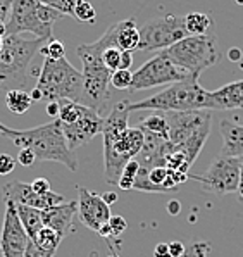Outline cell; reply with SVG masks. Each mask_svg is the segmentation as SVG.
I'll list each match as a JSON object with an SVG mask.
<instances>
[{"label": "cell", "instance_id": "obj_1", "mask_svg": "<svg viewBox=\"0 0 243 257\" xmlns=\"http://www.w3.org/2000/svg\"><path fill=\"white\" fill-rule=\"evenodd\" d=\"M4 137L13 140L16 147L33 150L37 161H52V163L64 164L69 171H78V157L69 149L62 122L59 119L30 130L9 128L4 133Z\"/></svg>", "mask_w": 243, "mask_h": 257}, {"label": "cell", "instance_id": "obj_2", "mask_svg": "<svg viewBox=\"0 0 243 257\" xmlns=\"http://www.w3.org/2000/svg\"><path fill=\"white\" fill-rule=\"evenodd\" d=\"M104 47L99 40L93 43H83L76 49L78 57L83 62V93H81L80 104L97 110L99 114L107 109L111 100V78L112 71H109L102 62V52Z\"/></svg>", "mask_w": 243, "mask_h": 257}, {"label": "cell", "instance_id": "obj_3", "mask_svg": "<svg viewBox=\"0 0 243 257\" xmlns=\"http://www.w3.org/2000/svg\"><path fill=\"white\" fill-rule=\"evenodd\" d=\"M43 43V38L25 40L19 35L4 37V49L0 50V92L25 90L28 86V68Z\"/></svg>", "mask_w": 243, "mask_h": 257}, {"label": "cell", "instance_id": "obj_4", "mask_svg": "<svg viewBox=\"0 0 243 257\" xmlns=\"http://www.w3.org/2000/svg\"><path fill=\"white\" fill-rule=\"evenodd\" d=\"M209 92L202 88L198 78H186L183 81L171 83L160 92L150 95L135 104L133 110H154V112H181V110H205Z\"/></svg>", "mask_w": 243, "mask_h": 257}, {"label": "cell", "instance_id": "obj_5", "mask_svg": "<svg viewBox=\"0 0 243 257\" xmlns=\"http://www.w3.org/2000/svg\"><path fill=\"white\" fill-rule=\"evenodd\" d=\"M37 88L47 102H80L83 93V73L78 71L66 57H45L37 81Z\"/></svg>", "mask_w": 243, "mask_h": 257}, {"label": "cell", "instance_id": "obj_6", "mask_svg": "<svg viewBox=\"0 0 243 257\" xmlns=\"http://www.w3.org/2000/svg\"><path fill=\"white\" fill-rule=\"evenodd\" d=\"M164 52L172 64L183 69L191 78H200L203 71L212 68L221 59L219 42L214 33L188 35Z\"/></svg>", "mask_w": 243, "mask_h": 257}, {"label": "cell", "instance_id": "obj_7", "mask_svg": "<svg viewBox=\"0 0 243 257\" xmlns=\"http://www.w3.org/2000/svg\"><path fill=\"white\" fill-rule=\"evenodd\" d=\"M64 14L38 0H14L6 23V37L33 33L37 38L52 40V28Z\"/></svg>", "mask_w": 243, "mask_h": 257}, {"label": "cell", "instance_id": "obj_8", "mask_svg": "<svg viewBox=\"0 0 243 257\" xmlns=\"http://www.w3.org/2000/svg\"><path fill=\"white\" fill-rule=\"evenodd\" d=\"M188 37L185 26V16L166 14L159 18L150 19L148 23L140 28V45L138 50H166L174 43Z\"/></svg>", "mask_w": 243, "mask_h": 257}, {"label": "cell", "instance_id": "obj_9", "mask_svg": "<svg viewBox=\"0 0 243 257\" xmlns=\"http://www.w3.org/2000/svg\"><path fill=\"white\" fill-rule=\"evenodd\" d=\"M188 178L198 181L202 185L203 192L212 193V195L217 197L228 195V193L240 190L241 159H238V157L217 156L203 175L200 176L188 175Z\"/></svg>", "mask_w": 243, "mask_h": 257}, {"label": "cell", "instance_id": "obj_10", "mask_svg": "<svg viewBox=\"0 0 243 257\" xmlns=\"http://www.w3.org/2000/svg\"><path fill=\"white\" fill-rule=\"evenodd\" d=\"M186 78L191 76H188L185 71L172 64L167 54L162 50V52L152 57L150 61L142 64V68H138L133 73V81L129 90L138 92V90L154 88V86L160 85H171V83L183 81Z\"/></svg>", "mask_w": 243, "mask_h": 257}, {"label": "cell", "instance_id": "obj_11", "mask_svg": "<svg viewBox=\"0 0 243 257\" xmlns=\"http://www.w3.org/2000/svg\"><path fill=\"white\" fill-rule=\"evenodd\" d=\"M169 122V142L172 145H181L191 137L198 135L203 130H210V110H181V112H166Z\"/></svg>", "mask_w": 243, "mask_h": 257}, {"label": "cell", "instance_id": "obj_12", "mask_svg": "<svg viewBox=\"0 0 243 257\" xmlns=\"http://www.w3.org/2000/svg\"><path fill=\"white\" fill-rule=\"evenodd\" d=\"M30 236L25 231L13 202H6L2 233H0V252L2 257H25Z\"/></svg>", "mask_w": 243, "mask_h": 257}, {"label": "cell", "instance_id": "obj_13", "mask_svg": "<svg viewBox=\"0 0 243 257\" xmlns=\"http://www.w3.org/2000/svg\"><path fill=\"white\" fill-rule=\"evenodd\" d=\"M4 200L13 204L30 205L38 211H47V209L66 202L64 197L56 192L37 193L31 188V183H23V181H11L4 187Z\"/></svg>", "mask_w": 243, "mask_h": 257}, {"label": "cell", "instance_id": "obj_14", "mask_svg": "<svg viewBox=\"0 0 243 257\" xmlns=\"http://www.w3.org/2000/svg\"><path fill=\"white\" fill-rule=\"evenodd\" d=\"M111 216V205L105 204L102 195L78 187V217L86 228L99 233L100 228L109 223Z\"/></svg>", "mask_w": 243, "mask_h": 257}, {"label": "cell", "instance_id": "obj_15", "mask_svg": "<svg viewBox=\"0 0 243 257\" xmlns=\"http://www.w3.org/2000/svg\"><path fill=\"white\" fill-rule=\"evenodd\" d=\"M102 128H104V116L97 110L86 107V105L76 121L71 122V124H62L64 137L73 152L80 149L81 145L88 144L90 140H93L99 133H102Z\"/></svg>", "mask_w": 243, "mask_h": 257}, {"label": "cell", "instance_id": "obj_16", "mask_svg": "<svg viewBox=\"0 0 243 257\" xmlns=\"http://www.w3.org/2000/svg\"><path fill=\"white\" fill-rule=\"evenodd\" d=\"M78 214V202H62L59 205L42 211V219H43V226L50 228L56 233L64 238L68 236L73 230V221L74 216Z\"/></svg>", "mask_w": 243, "mask_h": 257}, {"label": "cell", "instance_id": "obj_17", "mask_svg": "<svg viewBox=\"0 0 243 257\" xmlns=\"http://www.w3.org/2000/svg\"><path fill=\"white\" fill-rule=\"evenodd\" d=\"M243 109V80L233 81L209 92L205 110H231Z\"/></svg>", "mask_w": 243, "mask_h": 257}, {"label": "cell", "instance_id": "obj_18", "mask_svg": "<svg viewBox=\"0 0 243 257\" xmlns=\"http://www.w3.org/2000/svg\"><path fill=\"white\" fill-rule=\"evenodd\" d=\"M112 37V43L114 47L121 50H126V52H133V50H138L140 45V30L136 28L135 19H124L116 25L109 28Z\"/></svg>", "mask_w": 243, "mask_h": 257}, {"label": "cell", "instance_id": "obj_19", "mask_svg": "<svg viewBox=\"0 0 243 257\" xmlns=\"http://www.w3.org/2000/svg\"><path fill=\"white\" fill-rule=\"evenodd\" d=\"M221 135H222V149L219 156L224 157H243V126L234 121L222 119L221 124Z\"/></svg>", "mask_w": 243, "mask_h": 257}, {"label": "cell", "instance_id": "obj_20", "mask_svg": "<svg viewBox=\"0 0 243 257\" xmlns=\"http://www.w3.org/2000/svg\"><path fill=\"white\" fill-rule=\"evenodd\" d=\"M16 205V212H18V217L21 221L25 231L28 233L30 238H33L38 231L43 228V219H42V211L35 207H30V205H21V204H14Z\"/></svg>", "mask_w": 243, "mask_h": 257}, {"label": "cell", "instance_id": "obj_21", "mask_svg": "<svg viewBox=\"0 0 243 257\" xmlns=\"http://www.w3.org/2000/svg\"><path fill=\"white\" fill-rule=\"evenodd\" d=\"M138 128L147 130V132L159 135L160 138L169 142V122H167L166 112H154L150 116L143 117V119H140Z\"/></svg>", "mask_w": 243, "mask_h": 257}, {"label": "cell", "instance_id": "obj_22", "mask_svg": "<svg viewBox=\"0 0 243 257\" xmlns=\"http://www.w3.org/2000/svg\"><path fill=\"white\" fill-rule=\"evenodd\" d=\"M31 95L26 90H9L6 92V105L13 114H25L31 109Z\"/></svg>", "mask_w": 243, "mask_h": 257}, {"label": "cell", "instance_id": "obj_23", "mask_svg": "<svg viewBox=\"0 0 243 257\" xmlns=\"http://www.w3.org/2000/svg\"><path fill=\"white\" fill-rule=\"evenodd\" d=\"M185 26L188 35H205L214 26L212 18L205 13H188L185 16Z\"/></svg>", "mask_w": 243, "mask_h": 257}, {"label": "cell", "instance_id": "obj_24", "mask_svg": "<svg viewBox=\"0 0 243 257\" xmlns=\"http://www.w3.org/2000/svg\"><path fill=\"white\" fill-rule=\"evenodd\" d=\"M30 240L37 245L38 248H42V250L50 252V254H56L59 245H61V242H62V236L54 230H50V228L43 226L42 230Z\"/></svg>", "mask_w": 243, "mask_h": 257}, {"label": "cell", "instance_id": "obj_25", "mask_svg": "<svg viewBox=\"0 0 243 257\" xmlns=\"http://www.w3.org/2000/svg\"><path fill=\"white\" fill-rule=\"evenodd\" d=\"M123 55L124 50L117 49V47H107V49L102 52V62L109 71H117L123 68Z\"/></svg>", "mask_w": 243, "mask_h": 257}, {"label": "cell", "instance_id": "obj_26", "mask_svg": "<svg viewBox=\"0 0 243 257\" xmlns=\"http://www.w3.org/2000/svg\"><path fill=\"white\" fill-rule=\"evenodd\" d=\"M140 171V164L136 159H131L129 163L124 166V171L123 175H121L119 178V183H117V187H119L121 190H133V185H135V178L136 175H138Z\"/></svg>", "mask_w": 243, "mask_h": 257}, {"label": "cell", "instance_id": "obj_27", "mask_svg": "<svg viewBox=\"0 0 243 257\" xmlns=\"http://www.w3.org/2000/svg\"><path fill=\"white\" fill-rule=\"evenodd\" d=\"M73 18H76L81 23H93L97 19V11L88 0H78Z\"/></svg>", "mask_w": 243, "mask_h": 257}, {"label": "cell", "instance_id": "obj_28", "mask_svg": "<svg viewBox=\"0 0 243 257\" xmlns=\"http://www.w3.org/2000/svg\"><path fill=\"white\" fill-rule=\"evenodd\" d=\"M133 81V73L129 69H117L112 73L111 78V86H114L117 90H129Z\"/></svg>", "mask_w": 243, "mask_h": 257}, {"label": "cell", "instance_id": "obj_29", "mask_svg": "<svg viewBox=\"0 0 243 257\" xmlns=\"http://www.w3.org/2000/svg\"><path fill=\"white\" fill-rule=\"evenodd\" d=\"M38 2L52 7L64 16H74V7H76L78 0H38Z\"/></svg>", "mask_w": 243, "mask_h": 257}, {"label": "cell", "instance_id": "obj_30", "mask_svg": "<svg viewBox=\"0 0 243 257\" xmlns=\"http://www.w3.org/2000/svg\"><path fill=\"white\" fill-rule=\"evenodd\" d=\"M40 52L49 59H62V57H66V47L62 42L54 40L52 38L45 47H42Z\"/></svg>", "mask_w": 243, "mask_h": 257}, {"label": "cell", "instance_id": "obj_31", "mask_svg": "<svg viewBox=\"0 0 243 257\" xmlns=\"http://www.w3.org/2000/svg\"><path fill=\"white\" fill-rule=\"evenodd\" d=\"M209 252H210V245L207 242H193L181 257H207Z\"/></svg>", "mask_w": 243, "mask_h": 257}, {"label": "cell", "instance_id": "obj_32", "mask_svg": "<svg viewBox=\"0 0 243 257\" xmlns=\"http://www.w3.org/2000/svg\"><path fill=\"white\" fill-rule=\"evenodd\" d=\"M18 161L11 154H0V176H7L14 171Z\"/></svg>", "mask_w": 243, "mask_h": 257}, {"label": "cell", "instance_id": "obj_33", "mask_svg": "<svg viewBox=\"0 0 243 257\" xmlns=\"http://www.w3.org/2000/svg\"><path fill=\"white\" fill-rule=\"evenodd\" d=\"M109 226H111V230H112V235L119 236L121 233L126 231L128 223L123 216H111V219H109Z\"/></svg>", "mask_w": 243, "mask_h": 257}, {"label": "cell", "instance_id": "obj_34", "mask_svg": "<svg viewBox=\"0 0 243 257\" xmlns=\"http://www.w3.org/2000/svg\"><path fill=\"white\" fill-rule=\"evenodd\" d=\"M18 163L21 166H25V168H30V166H33L35 163H37V156H35L33 150L21 149L18 154Z\"/></svg>", "mask_w": 243, "mask_h": 257}, {"label": "cell", "instance_id": "obj_35", "mask_svg": "<svg viewBox=\"0 0 243 257\" xmlns=\"http://www.w3.org/2000/svg\"><path fill=\"white\" fill-rule=\"evenodd\" d=\"M54 255L56 254H50V252H45V250H42V248H38L31 240H30L28 248H26V254H25V257H54Z\"/></svg>", "mask_w": 243, "mask_h": 257}, {"label": "cell", "instance_id": "obj_36", "mask_svg": "<svg viewBox=\"0 0 243 257\" xmlns=\"http://www.w3.org/2000/svg\"><path fill=\"white\" fill-rule=\"evenodd\" d=\"M31 188L37 193H47V192H50V183L45 178H37L35 181H31Z\"/></svg>", "mask_w": 243, "mask_h": 257}, {"label": "cell", "instance_id": "obj_37", "mask_svg": "<svg viewBox=\"0 0 243 257\" xmlns=\"http://www.w3.org/2000/svg\"><path fill=\"white\" fill-rule=\"evenodd\" d=\"M13 2L14 0H0V21L7 23L11 9H13Z\"/></svg>", "mask_w": 243, "mask_h": 257}, {"label": "cell", "instance_id": "obj_38", "mask_svg": "<svg viewBox=\"0 0 243 257\" xmlns=\"http://www.w3.org/2000/svg\"><path fill=\"white\" fill-rule=\"evenodd\" d=\"M169 245V252H171V257H181L183 254L186 252V247H185V243L183 242H169L167 243Z\"/></svg>", "mask_w": 243, "mask_h": 257}, {"label": "cell", "instance_id": "obj_39", "mask_svg": "<svg viewBox=\"0 0 243 257\" xmlns=\"http://www.w3.org/2000/svg\"><path fill=\"white\" fill-rule=\"evenodd\" d=\"M154 257H171L169 245H167V243H157V245H155Z\"/></svg>", "mask_w": 243, "mask_h": 257}, {"label": "cell", "instance_id": "obj_40", "mask_svg": "<svg viewBox=\"0 0 243 257\" xmlns=\"http://www.w3.org/2000/svg\"><path fill=\"white\" fill-rule=\"evenodd\" d=\"M59 109H61L59 102H49V105H47V114L52 117H59Z\"/></svg>", "mask_w": 243, "mask_h": 257}, {"label": "cell", "instance_id": "obj_41", "mask_svg": "<svg viewBox=\"0 0 243 257\" xmlns=\"http://www.w3.org/2000/svg\"><path fill=\"white\" fill-rule=\"evenodd\" d=\"M228 59L229 61H233V62H238L241 59V50L240 49H229V52H228Z\"/></svg>", "mask_w": 243, "mask_h": 257}, {"label": "cell", "instance_id": "obj_42", "mask_svg": "<svg viewBox=\"0 0 243 257\" xmlns=\"http://www.w3.org/2000/svg\"><path fill=\"white\" fill-rule=\"evenodd\" d=\"M102 199L105 200V204H107V205H112L114 202H117V193L116 192H107V193H104V195H102Z\"/></svg>", "mask_w": 243, "mask_h": 257}, {"label": "cell", "instance_id": "obj_43", "mask_svg": "<svg viewBox=\"0 0 243 257\" xmlns=\"http://www.w3.org/2000/svg\"><path fill=\"white\" fill-rule=\"evenodd\" d=\"M167 211H169V214H178L179 211H181V205H179L178 200H171L169 204H167Z\"/></svg>", "mask_w": 243, "mask_h": 257}, {"label": "cell", "instance_id": "obj_44", "mask_svg": "<svg viewBox=\"0 0 243 257\" xmlns=\"http://www.w3.org/2000/svg\"><path fill=\"white\" fill-rule=\"evenodd\" d=\"M99 235L100 236H104V238H109V236L112 235V230H111V226H109V223L107 224H104V226L99 230Z\"/></svg>", "mask_w": 243, "mask_h": 257}, {"label": "cell", "instance_id": "obj_45", "mask_svg": "<svg viewBox=\"0 0 243 257\" xmlns=\"http://www.w3.org/2000/svg\"><path fill=\"white\" fill-rule=\"evenodd\" d=\"M30 95H31V100H33V102L43 100V95H42V92H40V90L37 88V86H35V88L31 90V92H30Z\"/></svg>", "mask_w": 243, "mask_h": 257}, {"label": "cell", "instance_id": "obj_46", "mask_svg": "<svg viewBox=\"0 0 243 257\" xmlns=\"http://www.w3.org/2000/svg\"><path fill=\"white\" fill-rule=\"evenodd\" d=\"M0 37H6V23L0 21Z\"/></svg>", "mask_w": 243, "mask_h": 257}, {"label": "cell", "instance_id": "obj_47", "mask_svg": "<svg viewBox=\"0 0 243 257\" xmlns=\"http://www.w3.org/2000/svg\"><path fill=\"white\" fill-rule=\"evenodd\" d=\"M7 130H9V128H7L6 124H2V121H0V133H2V135H4V133H6Z\"/></svg>", "mask_w": 243, "mask_h": 257}, {"label": "cell", "instance_id": "obj_48", "mask_svg": "<svg viewBox=\"0 0 243 257\" xmlns=\"http://www.w3.org/2000/svg\"><path fill=\"white\" fill-rule=\"evenodd\" d=\"M238 192H240V197H241V199H243V183L240 185V190H238Z\"/></svg>", "mask_w": 243, "mask_h": 257}, {"label": "cell", "instance_id": "obj_49", "mask_svg": "<svg viewBox=\"0 0 243 257\" xmlns=\"http://www.w3.org/2000/svg\"><path fill=\"white\" fill-rule=\"evenodd\" d=\"M4 49V37H0V50Z\"/></svg>", "mask_w": 243, "mask_h": 257}, {"label": "cell", "instance_id": "obj_50", "mask_svg": "<svg viewBox=\"0 0 243 257\" xmlns=\"http://www.w3.org/2000/svg\"><path fill=\"white\" fill-rule=\"evenodd\" d=\"M243 183V157H241V181H240V185Z\"/></svg>", "mask_w": 243, "mask_h": 257}, {"label": "cell", "instance_id": "obj_51", "mask_svg": "<svg viewBox=\"0 0 243 257\" xmlns=\"http://www.w3.org/2000/svg\"><path fill=\"white\" fill-rule=\"evenodd\" d=\"M234 2H236L238 6H243V0H234Z\"/></svg>", "mask_w": 243, "mask_h": 257}]
</instances>
